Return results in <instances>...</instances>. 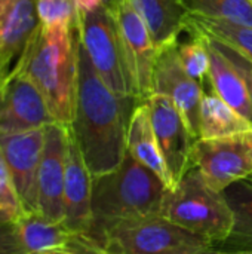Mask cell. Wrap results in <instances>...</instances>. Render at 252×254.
<instances>
[{
	"label": "cell",
	"mask_w": 252,
	"mask_h": 254,
	"mask_svg": "<svg viewBox=\"0 0 252 254\" xmlns=\"http://www.w3.org/2000/svg\"><path fill=\"white\" fill-rule=\"evenodd\" d=\"M190 15L221 19L252 28L251 0H180Z\"/></svg>",
	"instance_id": "7402d4cb"
},
{
	"label": "cell",
	"mask_w": 252,
	"mask_h": 254,
	"mask_svg": "<svg viewBox=\"0 0 252 254\" xmlns=\"http://www.w3.org/2000/svg\"><path fill=\"white\" fill-rule=\"evenodd\" d=\"M39 28L37 0H0V83Z\"/></svg>",
	"instance_id": "2e32d148"
},
{
	"label": "cell",
	"mask_w": 252,
	"mask_h": 254,
	"mask_svg": "<svg viewBox=\"0 0 252 254\" xmlns=\"http://www.w3.org/2000/svg\"><path fill=\"white\" fill-rule=\"evenodd\" d=\"M116 1H117V0H107V4L111 7V6H114V4H116Z\"/></svg>",
	"instance_id": "4dcf8cb0"
},
{
	"label": "cell",
	"mask_w": 252,
	"mask_h": 254,
	"mask_svg": "<svg viewBox=\"0 0 252 254\" xmlns=\"http://www.w3.org/2000/svg\"><path fill=\"white\" fill-rule=\"evenodd\" d=\"M189 22L195 25L198 30L205 33L209 37H214L252 61V28L236 25L221 19H211L198 15H190Z\"/></svg>",
	"instance_id": "603a6c76"
},
{
	"label": "cell",
	"mask_w": 252,
	"mask_h": 254,
	"mask_svg": "<svg viewBox=\"0 0 252 254\" xmlns=\"http://www.w3.org/2000/svg\"><path fill=\"white\" fill-rule=\"evenodd\" d=\"M101 244L110 254H201L212 244L160 214L128 219L111 226Z\"/></svg>",
	"instance_id": "5b68a950"
},
{
	"label": "cell",
	"mask_w": 252,
	"mask_h": 254,
	"mask_svg": "<svg viewBox=\"0 0 252 254\" xmlns=\"http://www.w3.org/2000/svg\"><path fill=\"white\" fill-rule=\"evenodd\" d=\"M252 131V124L230 107L212 88L209 77L202 83L199 138H218Z\"/></svg>",
	"instance_id": "ac0fdd59"
},
{
	"label": "cell",
	"mask_w": 252,
	"mask_h": 254,
	"mask_svg": "<svg viewBox=\"0 0 252 254\" xmlns=\"http://www.w3.org/2000/svg\"><path fill=\"white\" fill-rule=\"evenodd\" d=\"M77 28L80 42L105 86L119 97H137L119 25L111 7L104 3L92 12H77Z\"/></svg>",
	"instance_id": "8992f818"
},
{
	"label": "cell",
	"mask_w": 252,
	"mask_h": 254,
	"mask_svg": "<svg viewBox=\"0 0 252 254\" xmlns=\"http://www.w3.org/2000/svg\"><path fill=\"white\" fill-rule=\"evenodd\" d=\"M166 185L128 150L111 171L92 180V225L89 237L101 244L119 222L159 214Z\"/></svg>",
	"instance_id": "3957f363"
},
{
	"label": "cell",
	"mask_w": 252,
	"mask_h": 254,
	"mask_svg": "<svg viewBox=\"0 0 252 254\" xmlns=\"http://www.w3.org/2000/svg\"><path fill=\"white\" fill-rule=\"evenodd\" d=\"M144 103L149 107L154 135L175 186L183 174L192 167V147L196 140L171 98L162 94H151Z\"/></svg>",
	"instance_id": "8fae6325"
},
{
	"label": "cell",
	"mask_w": 252,
	"mask_h": 254,
	"mask_svg": "<svg viewBox=\"0 0 252 254\" xmlns=\"http://www.w3.org/2000/svg\"><path fill=\"white\" fill-rule=\"evenodd\" d=\"M223 193L233 213V228L230 235L214 249L223 252L252 250V176L229 185Z\"/></svg>",
	"instance_id": "ffe728a7"
},
{
	"label": "cell",
	"mask_w": 252,
	"mask_h": 254,
	"mask_svg": "<svg viewBox=\"0 0 252 254\" xmlns=\"http://www.w3.org/2000/svg\"><path fill=\"white\" fill-rule=\"evenodd\" d=\"M55 124L36 85L18 71L0 83V132L12 134Z\"/></svg>",
	"instance_id": "7c38bea8"
},
{
	"label": "cell",
	"mask_w": 252,
	"mask_h": 254,
	"mask_svg": "<svg viewBox=\"0 0 252 254\" xmlns=\"http://www.w3.org/2000/svg\"><path fill=\"white\" fill-rule=\"evenodd\" d=\"M201 254H252V250H245V252H223L217 249H208Z\"/></svg>",
	"instance_id": "f546056e"
},
{
	"label": "cell",
	"mask_w": 252,
	"mask_h": 254,
	"mask_svg": "<svg viewBox=\"0 0 252 254\" xmlns=\"http://www.w3.org/2000/svg\"><path fill=\"white\" fill-rule=\"evenodd\" d=\"M149 27L157 49L178 39L187 27L190 13L180 0H128Z\"/></svg>",
	"instance_id": "d6986e66"
},
{
	"label": "cell",
	"mask_w": 252,
	"mask_h": 254,
	"mask_svg": "<svg viewBox=\"0 0 252 254\" xmlns=\"http://www.w3.org/2000/svg\"><path fill=\"white\" fill-rule=\"evenodd\" d=\"M68 150V127L50 124L46 127L45 147L36 179L34 213L52 222H62L65 164Z\"/></svg>",
	"instance_id": "ba28073f"
},
{
	"label": "cell",
	"mask_w": 252,
	"mask_h": 254,
	"mask_svg": "<svg viewBox=\"0 0 252 254\" xmlns=\"http://www.w3.org/2000/svg\"><path fill=\"white\" fill-rule=\"evenodd\" d=\"M205 34V33H203ZM208 40L211 42V45L235 67V70L239 73V76L242 77L247 89H248V94H250V100H251L252 104V61L248 60L247 57H244L241 52H238L236 49H233L232 46L214 39V37H209L206 36Z\"/></svg>",
	"instance_id": "4316f807"
},
{
	"label": "cell",
	"mask_w": 252,
	"mask_h": 254,
	"mask_svg": "<svg viewBox=\"0 0 252 254\" xmlns=\"http://www.w3.org/2000/svg\"><path fill=\"white\" fill-rule=\"evenodd\" d=\"M25 213L9 167L0 150V219H15Z\"/></svg>",
	"instance_id": "484cf974"
},
{
	"label": "cell",
	"mask_w": 252,
	"mask_h": 254,
	"mask_svg": "<svg viewBox=\"0 0 252 254\" xmlns=\"http://www.w3.org/2000/svg\"><path fill=\"white\" fill-rule=\"evenodd\" d=\"M62 222L36 213L0 219V254H40L68 247L74 237Z\"/></svg>",
	"instance_id": "4fadbf2b"
},
{
	"label": "cell",
	"mask_w": 252,
	"mask_h": 254,
	"mask_svg": "<svg viewBox=\"0 0 252 254\" xmlns=\"http://www.w3.org/2000/svg\"><path fill=\"white\" fill-rule=\"evenodd\" d=\"M40 254H110L107 252V249L100 244L98 241H95L94 238H91L89 235H82L77 234L73 240V243L65 247V249H59V250H50V252H45Z\"/></svg>",
	"instance_id": "83f0119b"
},
{
	"label": "cell",
	"mask_w": 252,
	"mask_h": 254,
	"mask_svg": "<svg viewBox=\"0 0 252 254\" xmlns=\"http://www.w3.org/2000/svg\"><path fill=\"white\" fill-rule=\"evenodd\" d=\"M143 100L119 97L97 74L82 42L77 48V86L68 125L92 177L114 170L126 153L128 128Z\"/></svg>",
	"instance_id": "6da1fadb"
},
{
	"label": "cell",
	"mask_w": 252,
	"mask_h": 254,
	"mask_svg": "<svg viewBox=\"0 0 252 254\" xmlns=\"http://www.w3.org/2000/svg\"><path fill=\"white\" fill-rule=\"evenodd\" d=\"M192 165L217 190L252 176V131L196 140L192 147Z\"/></svg>",
	"instance_id": "52a82bcc"
},
{
	"label": "cell",
	"mask_w": 252,
	"mask_h": 254,
	"mask_svg": "<svg viewBox=\"0 0 252 254\" xmlns=\"http://www.w3.org/2000/svg\"><path fill=\"white\" fill-rule=\"evenodd\" d=\"M73 1L79 13H88V12L98 9L104 3L107 4V0H73Z\"/></svg>",
	"instance_id": "f1b7e54d"
},
{
	"label": "cell",
	"mask_w": 252,
	"mask_h": 254,
	"mask_svg": "<svg viewBox=\"0 0 252 254\" xmlns=\"http://www.w3.org/2000/svg\"><path fill=\"white\" fill-rule=\"evenodd\" d=\"M111 10L119 25L137 97L144 101L153 94V70L157 46L149 27L128 0H117L116 4L111 6Z\"/></svg>",
	"instance_id": "30bf717a"
},
{
	"label": "cell",
	"mask_w": 252,
	"mask_h": 254,
	"mask_svg": "<svg viewBox=\"0 0 252 254\" xmlns=\"http://www.w3.org/2000/svg\"><path fill=\"white\" fill-rule=\"evenodd\" d=\"M45 137L46 127L12 134L0 132V150L27 213H34L36 179L43 155Z\"/></svg>",
	"instance_id": "5bb4252c"
},
{
	"label": "cell",
	"mask_w": 252,
	"mask_h": 254,
	"mask_svg": "<svg viewBox=\"0 0 252 254\" xmlns=\"http://www.w3.org/2000/svg\"><path fill=\"white\" fill-rule=\"evenodd\" d=\"M126 150L143 165L157 174L168 189L174 188V179L162 155L160 146L150 122L149 107L144 101H141L132 113L128 128Z\"/></svg>",
	"instance_id": "e0dca14e"
},
{
	"label": "cell",
	"mask_w": 252,
	"mask_h": 254,
	"mask_svg": "<svg viewBox=\"0 0 252 254\" xmlns=\"http://www.w3.org/2000/svg\"><path fill=\"white\" fill-rule=\"evenodd\" d=\"M153 94L166 95L181 112L195 140H199V113L202 85L184 70L180 60L177 39L157 49L153 70Z\"/></svg>",
	"instance_id": "9c48e42d"
},
{
	"label": "cell",
	"mask_w": 252,
	"mask_h": 254,
	"mask_svg": "<svg viewBox=\"0 0 252 254\" xmlns=\"http://www.w3.org/2000/svg\"><path fill=\"white\" fill-rule=\"evenodd\" d=\"M201 31V30H199ZM206 49L209 55L208 77L215 92L239 115L252 124V104L248 89L235 67L211 45L206 34Z\"/></svg>",
	"instance_id": "44dd1931"
},
{
	"label": "cell",
	"mask_w": 252,
	"mask_h": 254,
	"mask_svg": "<svg viewBox=\"0 0 252 254\" xmlns=\"http://www.w3.org/2000/svg\"><path fill=\"white\" fill-rule=\"evenodd\" d=\"M92 174L68 128L62 223L73 234L88 235L92 225Z\"/></svg>",
	"instance_id": "9a60e30c"
},
{
	"label": "cell",
	"mask_w": 252,
	"mask_h": 254,
	"mask_svg": "<svg viewBox=\"0 0 252 254\" xmlns=\"http://www.w3.org/2000/svg\"><path fill=\"white\" fill-rule=\"evenodd\" d=\"M251 1H252V0H251Z\"/></svg>",
	"instance_id": "1f68e13d"
},
{
	"label": "cell",
	"mask_w": 252,
	"mask_h": 254,
	"mask_svg": "<svg viewBox=\"0 0 252 254\" xmlns=\"http://www.w3.org/2000/svg\"><path fill=\"white\" fill-rule=\"evenodd\" d=\"M159 214L206 238L212 249L221 244L233 228V213L223 190L209 186L195 165L174 188L166 189Z\"/></svg>",
	"instance_id": "277c9868"
},
{
	"label": "cell",
	"mask_w": 252,
	"mask_h": 254,
	"mask_svg": "<svg viewBox=\"0 0 252 254\" xmlns=\"http://www.w3.org/2000/svg\"><path fill=\"white\" fill-rule=\"evenodd\" d=\"M79 40L77 21L49 28L40 25L13 67L36 85L55 122L67 127L74 113Z\"/></svg>",
	"instance_id": "7a4b0ae2"
},
{
	"label": "cell",
	"mask_w": 252,
	"mask_h": 254,
	"mask_svg": "<svg viewBox=\"0 0 252 254\" xmlns=\"http://www.w3.org/2000/svg\"><path fill=\"white\" fill-rule=\"evenodd\" d=\"M37 13L42 27L71 25L77 21L73 0H37Z\"/></svg>",
	"instance_id": "d4e9b609"
},
{
	"label": "cell",
	"mask_w": 252,
	"mask_h": 254,
	"mask_svg": "<svg viewBox=\"0 0 252 254\" xmlns=\"http://www.w3.org/2000/svg\"><path fill=\"white\" fill-rule=\"evenodd\" d=\"M192 31H193V39L187 42H180L177 39V46H178V54L180 60L183 63L184 70L192 76L196 82L201 85L208 79V70H209V55L206 49V39L202 31H199L195 25L189 22Z\"/></svg>",
	"instance_id": "cb8c5ba5"
}]
</instances>
